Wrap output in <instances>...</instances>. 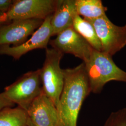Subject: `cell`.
<instances>
[{"instance_id": "obj_10", "label": "cell", "mask_w": 126, "mask_h": 126, "mask_svg": "<svg viewBox=\"0 0 126 126\" xmlns=\"http://www.w3.org/2000/svg\"><path fill=\"white\" fill-rule=\"evenodd\" d=\"M29 120L37 126H59L58 112L53 102L43 91L27 111Z\"/></svg>"}, {"instance_id": "obj_8", "label": "cell", "mask_w": 126, "mask_h": 126, "mask_svg": "<svg viewBox=\"0 0 126 126\" xmlns=\"http://www.w3.org/2000/svg\"><path fill=\"white\" fill-rule=\"evenodd\" d=\"M44 20L40 19L15 20L0 25V47L17 46L25 43Z\"/></svg>"}, {"instance_id": "obj_12", "label": "cell", "mask_w": 126, "mask_h": 126, "mask_svg": "<svg viewBox=\"0 0 126 126\" xmlns=\"http://www.w3.org/2000/svg\"><path fill=\"white\" fill-rule=\"evenodd\" d=\"M73 29L97 51H102V46L94 26L78 14L75 16L72 25Z\"/></svg>"}, {"instance_id": "obj_17", "label": "cell", "mask_w": 126, "mask_h": 126, "mask_svg": "<svg viewBox=\"0 0 126 126\" xmlns=\"http://www.w3.org/2000/svg\"><path fill=\"white\" fill-rule=\"evenodd\" d=\"M15 104L10 102L5 96L3 93L0 94V110L10 107H13Z\"/></svg>"}, {"instance_id": "obj_11", "label": "cell", "mask_w": 126, "mask_h": 126, "mask_svg": "<svg viewBox=\"0 0 126 126\" xmlns=\"http://www.w3.org/2000/svg\"><path fill=\"white\" fill-rule=\"evenodd\" d=\"M75 2L76 0H57L51 20L52 36L72 27L74 18L77 15Z\"/></svg>"}, {"instance_id": "obj_18", "label": "cell", "mask_w": 126, "mask_h": 126, "mask_svg": "<svg viewBox=\"0 0 126 126\" xmlns=\"http://www.w3.org/2000/svg\"><path fill=\"white\" fill-rule=\"evenodd\" d=\"M8 23L6 14L0 12V25Z\"/></svg>"}, {"instance_id": "obj_9", "label": "cell", "mask_w": 126, "mask_h": 126, "mask_svg": "<svg viewBox=\"0 0 126 126\" xmlns=\"http://www.w3.org/2000/svg\"><path fill=\"white\" fill-rule=\"evenodd\" d=\"M52 15L45 19L40 27L25 43L17 46L0 47V55H8L15 59H19L24 55L33 50L46 49L50 42V37L52 36L51 26Z\"/></svg>"}, {"instance_id": "obj_14", "label": "cell", "mask_w": 126, "mask_h": 126, "mask_svg": "<svg viewBox=\"0 0 126 126\" xmlns=\"http://www.w3.org/2000/svg\"><path fill=\"white\" fill-rule=\"evenodd\" d=\"M27 112L18 107L0 110V126H27Z\"/></svg>"}, {"instance_id": "obj_19", "label": "cell", "mask_w": 126, "mask_h": 126, "mask_svg": "<svg viewBox=\"0 0 126 126\" xmlns=\"http://www.w3.org/2000/svg\"><path fill=\"white\" fill-rule=\"evenodd\" d=\"M27 126H37L35 125V124H34L33 123H32V122H31L29 119V121H28V125Z\"/></svg>"}, {"instance_id": "obj_7", "label": "cell", "mask_w": 126, "mask_h": 126, "mask_svg": "<svg viewBox=\"0 0 126 126\" xmlns=\"http://www.w3.org/2000/svg\"><path fill=\"white\" fill-rule=\"evenodd\" d=\"M49 43L53 48L63 54H72L81 59L84 63L89 60L94 50L72 27L59 33L54 39L50 40Z\"/></svg>"}, {"instance_id": "obj_2", "label": "cell", "mask_w": 126, "mask_h": 126, "mask_svg": "<svg viewBox=\"0 0 126 126\" xmlns=\"http://www.w3.org/2000/svg\"><path fill=\"white\" fill-rule=\"evenodd\" d=\"M85 63L91 93H100L104 86L111 81L126 83V72L114 62L112 57L94 50L89 60Z\"/></svg>"}, {"instance_id": "obj_3", "label": "cell", "mask_w": 126, "mask_h": 126, "mask_svg": "<svg viewBox=\"0 0 126 126\" xmlns=\"http://www.w3.org/2000/svg\"><path fill=\"white\" fill-rule=\"evenodd\" d=\"M63 54L54 48H47L43 66L40 69L43 91L57 106L64 85L63 69L60 63Z\"/></svg>"}, {"instance_id": "obj_6", "label": "cell", "mask_w": 126, "mask_h": 126, "mask_svg": "<svg viewBox=\"0 0 126 126\" xmlns=\"http://www.w3.org/2000/svg\"><path fill=\"white\" fill-rule=\"evenodd\" d=\"M57 0H17L6 14L8 22L15 20H45L55 10Z\"/></svg>"}, {"instance_id": "obj_5", "label": "cell", "mask_w": 126, "mask_h": 126, "mask_svg": "<svg viewBox=\"0 0 126 126\" xmlns=\"http://www.w3.org/2000/svg\"><path fill=\"white\" fill-rule=\"evenodd\" d=\"M84 19L94 27L102 52L112 57L126 46V25L117 26L107 15L96 19Z\"/></svg>"}, {"instance_id": "obj_4", "label": "cell", "mask_w": 126, "mask_h": 126, "mask_svg": "<svg viewBox=\"0 0 126 126\" xmlns=\"http://www.w3.org/2000/svg\"><path fill=\"white\" fill-rule=\"evenodd\" d=\"M40 69L24 74L5 88L3 94L14 104L27 112L33 101L43 92Z\"/></svg>"}, {"instance_id": "obj_16", "label": "cell", "mask_w": 126, "mask_h": 126, "mask_svg": "<svg viewBox=\"0 0 126 126\" xmlns=\"http://www.w3.org/2000/svg\"><path fill=\"white\" fill-rule=\"evenodd\" d=\"M14 0H0V12L6 14L13 3Z\"/></svg>"}, {"instance_id": "obj_15", "label": "cell", "mask_w": 126, "mask_h": 126, "mask_svg": "<svg viewBox=\"0 0 126 126\" xmlns=\"http://www.w3.org/2000/svg\"><path fill=\"white\" fill-rule=\"evenodd\" d=\"M103 126H126V108L111 113Z\"/></svg>"}, {"instance_id": "obj_1", "label": "cell", "mask_w": 126, "mask_h": 126, "mask_svg": "<svg viewBox=\"0 0 126 126\" xmlns=\"http://www.w3.org/2000/svg\"><path fill=\"white\" fill-rule=\"evenodd\" d=\"M64 85L57 106L59 126H77L82 105L91 92L85 63L63 69Z\"/></svg>"}, {"instance_id": "obj_13", "label": "cell", "mask_w": 126, "mask_h": 126, "mask_svg": "<svg viewBox=\"0 0 126 126\" xmlns=\"http://www.w3.org/2000/svg\"><path fill=\"white\" fill-rule=\"evenodd\" d=\"M77 14L84 18L96 19L106 16L107 8L100 0H76Z\"/></svg>"}]
</instances>
